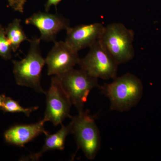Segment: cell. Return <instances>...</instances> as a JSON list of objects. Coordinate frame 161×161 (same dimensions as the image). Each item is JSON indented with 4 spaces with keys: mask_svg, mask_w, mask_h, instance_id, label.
<instances>
[{
    "mask_svg": "<svg viewBox=\"0 0 161 161\" xmlns=\"http://www.w3.org/2000/svg\"><path fill=\"white\" fill-rule=\"evenodd\" d=\"M58 76L64 90L78 113L84 111V106L90 92L95 88L100 87L98 78L81 68L80 69H73Z\"/></svg>",
    "mask_w": 161,
    "mask_h": 161,
    "instance_id": "5b68a950",
    "label": "cell"
},
{
    "mask_svg": "<svg viewBox=\"0 0 161 161\" xmlns=\"http://www.w3.org/2000/svg\"><path fill=\"white\" fill-rule=\"evenodd\" d=\"M70 118L72 134L75 136L78 148L88 159H94L101 146L100 132L94 117L83 111Z\"/></svg>",
    "mask_w": 161,
    "mask_h": 161,
    "instance_id": "277c9868",
    "label": "cell"
},
{
    "mask_svg": "<svg viewBox=\"0 0 161 161\" xmlns=\"http://www.w3.org/2000/svg\"><path fill=\"white\" fill-rule=\"evenodd\" d=\"M27 25L36 27L40 33V39L46 42L55 43L57 35L70 27L69 20L62 15L48 12L35 13L25 20Z\"/></svg>",
    "mask_w": 161,
    "mask_h": 161,
    "instance_id": "9c48e42d",
    "label": "cell"
},
{
    "mask_svg": "<svg viewBox=\"0 0 161 161\" xmlns=\"http://www.w3.org/2000/svg\"><path fill=\"white\" fill-rule=\"evenodd\" d=\"M38 107H32L30 108H24L20 105L16 101L10 97H6L4 99L2 110L5 112L10 113H23L27 117L35 110H37Z\"/></svg>",
    "mask_w": 161,
    "mask_h": 161,
    "instance_id": "5bb4252c",
    "label": "cell"
},
{
    "mask_svg": "<svg viewBox=\"0 0 161 161\" xmlns=\"http://www.w3.org/2000/svg\"><path fill=\"white\" fill-rule=\"evenodd\" d=\"M6 97V95H0V110H2L3 108V103Z\"/></svg>",
    "mask_w": 161,
    "mask_h": 161,
    "instance_id": "e0dca14e",
    "label": "cell"
},
{
    "mask_svg": "<svg viewBox=\"0 0 161 161\" xmlns=\"http://www.w3.org/2000/svg\"><path fill=\"white\" fill-rule=\"evenodd\" d=\"M21 22L20 19H15L5 28L6 37L14 52L18 50L23 42L30 40L21 26Z\"/></svg>",
    "mask_w": 161,
    "mask_h": 161,
    "instance_id": "4fadbf2b",
    "label": "cell"
},
{
    "mask_svg": "<svg viewBox=\"0 0 161 161\" xmlns=\"http://www.w3.org/2000/svg\"><path fill=\"white\" fill-rule=\"evenodd\" d=\"M134 38L133 30L122 23H113L104 26L98 41L119 65L134 58Z\"/></svg>",
    "mask_w": 161,
    "mask_h": 161,
    "instance_id": "3957f363",
    "label": "cell"
},
{
    "mask_svg": "<svg viewBox=\"0 0 161 161\" xmlns=\"http://www.w3.org/2000/svg\"><path fill=\"white\" fill-rule=\"evenodd\" d=\"M40 38L35 36L30 40V46L25 58L13 61V73L18 85L31 88L36 92L45 94L41 86V73L45 59L41 55Z\"/></svg>",
    "mask_w": 161,
    "mask_h": 161,
    "instance_id": "7a4b0ae2",
    "label": "cell"
},
{
    "mask_svg": "<svg viewBox=\"0 0 161 161\" xmlns=\"http://www.w3.org/2000/svg\"><path fill=\"white\" fill-rule=\"evenodd\" d=\"M47 75L61 76L78 64L80 58L65 41H56L45 58Z\"/></svg>",
    "mask_w": 161,
    "mask_h": 161,
    "instance_id": "ba28073f",
    "label": "cell"
},
{
    "mask_svg": "<svg viewBox=\"0 0 161 161\" xmlns=\"http://www.w3.org/2000/svg\"><path fill=\"white\" fill-rule=\"evenodd\" d=\"M104 26L99 23L70 26L66 30L65 42L76 52L90 47L98 41Z\"/></svg>",
    "mask_w": 161,
    "mask_h": 161,
    "instance_id": "30bf717a",
    "label": "cell"
},
{
    "mask_svg": "<svg viewBox=\"0 0 161 161\" xmlns=\"http://www.w3.org/2000/svg\"><path fill=\"white\" fill-rule=\"evenodd\" d=\"M62 0H47L46 4H45V11L48 12L52 6H54L57 9V6Z\"/></svg>",
    "mask_w": 161,
    "mask_h": 161,
    "instance_id": "2e32d148",
    "label": "cell"
},
{
    "mask_svg": "<svg viewBox=\"0 0 161 161\" xmlns=\"http://www.w3.org/2000/svg\"><path fill=\"white\" fill-rule=\"evenodd\" d=\"M100 88L110 102V110L128 111L136 106L142 96L143 86L135 75L127 73L114 78L112 82L105 84Z\"/></svg>",
    "mask_w": 161,
    "mask_h": 161,
    "instance_id": "6da1fadb",
    "label": "cell"
},
{
    "mask_svg": "<svg viewBox=\"0 0 161 161\" xmlns=\"http://www.w3.org/2000/svg\"><path fill=\"white\" fill-rule=\"evenodd\" d=\"M46 108L43 120L51 122L55 126L61 125L70 115L72 103L64 90L60 78L53 76L52 78L49 89L46 92Z\"/></svg>",
    "mask_w": 161,
    "mask_h": 161,
    "instance_id": "52a82bcc",
    "label": "cell"
},
{
    "mask_svg": "<svg viewBox=\"0 0 161 161\" xmlns=\"http://www.w3.org/2000/svg\"><path fill=\"white\" fill-rule=\"evenodd\" d=\"M70 133H72L70 123L66 126L61 124V129L58 132L53 134L48 133L45 135V142L39 152L31 153L22 158V160H38L45 153L51 150H64L67 136Z\"/></svg>",
    "mask_w": 161,
    "mask_h": 161,
    "instance_id": "7c38bea8",
    "label": "cell"
},
{
    "mask_svg": "<svg viewBox=\"0 0 161 161\" xmlns=\"http://www.w3.org/2000/svg\"><path fill=\"white\" fill-rule=\"evenodd\" d=\"M44 123L42 119L36 123L14 126L5 132L4 138L8 143L23 147L42 133L45 135L48 133L44 129Z\"/></svg>",
    "mask_w": 161,
    "mask_h": 161,
    "instance_id": "8fae6325",
    "label": "cell"
},
{
    "mask_svg": "<svg viewBox=\"0 0 161 161\" xmlns=\"http://www.w3.org/2000/svg\"><path fill=\"white\" fill-rule=\"evenodd\" d=\"M12 51V49L6 37L5 29L0 25V57L5 60H10Z\"/></svg>",
    "mask_w": 161,
    "mask_h": 161,
    "instance_id": "9a60e30c",
    "label": "cell"
},
{
    "mask_svg": "<svg viewBox=\"0 0 161 161\" xmlns=\"http://www.w3.org/2000/svg\"><path fill=\"white\" fill-rule=\"evenodd\" d=\"M78 65L90 75L104 80L114 79L117 76L118 64L98 41L90 47V51Z\"/></svg>",
    "mask_w": 161,
    "mask_h": 161,
    "instance_id": "8992f818",
    "label": "cell"
}]
</instances>
